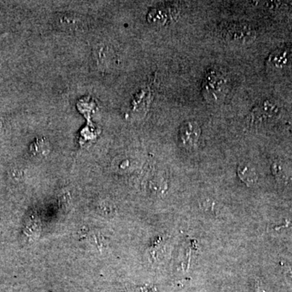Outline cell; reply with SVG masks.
Masks as SVG:
<instances>
[{"label":"cell","mask_w":292,"mask_h":292,"mask_svg":"<svg viewBox=\"0 0 292 292\" xmlns=\"http://www.w3.org/2000/svg\"><path fill=\"white\" fill-rule=\"evenodd\" d=\"M218 33L219 37L227 43L239 45L251 43L256 38L255 31L250 28L248 24L241 23L220 24L218 28Z\"/></svg>","instance_id":"6da1fadb"},{"label":"cell","mask_w":292,"mask_h":292,"mask_svg":"<svg viewBox=\"0 0 292 292\" xmlns=\"http://www.w3.org/2000/svg\"><path fill=\"white\" fill-rule=\"evenodd\" d=\"M226 81L220 73L213 71L208 74L203 85V94L208 101H219L222 98Z\"/></svg>","instance_id":"7a4b0ae2"},{"label":"cell","mask_w":292,"mask_h":292,"mask_svg":"<svg viewBox=\"0 0 292 292\" xmlns=\"http://www.w3.org/2000/svg\"><path fill=\"white\" fill-rule=\"evenodd\" d=\"M57 24L65 31H77L84 27V19L80 16L74 14L59 15L57 17Z\"/></svg>","instance_id":"3957f363"},{"label":"cell","mask_w":292,"mask_h":292,"mask_svg":"<svg viewBox=\"0 0 292 292\" xmlns=\"http://www.w3.org/2000/svg\"><path fill=\"white\" fill-rule=\"evenodd\" d=\"M95 58L97 62V65L101 69H110L114 62L113 50L111 46L107 44H99L95 49Z\"/></svg>","instance_id":"277c9868"},{"label":"cell","mask_w":292,"mask_h":292,"mask_svg":"<svg viewBox=\"0 0 292 292\" xmlns=\"http://www.w3.org/2000/svg\"><path fill=\"white\" fill-rule=\"evenodd\" d=\"M200 136V128L194 122H188L181 127L180 137L184 146H194Z\"/></svg>","instance_id":"5b68a950"},{"label":"cell","mask_w":292,"mask_h":292,"mask_svg":"<svg viewBox=\"0 0 292 292\" xmlns=\"http://www.w3.org/2000/svg\"><path fill=\"white\" fill-rule=\"evenodd\" d=\"M29 150L35 157H46L50 151V146L46 138H38L31 144Z\"/></svg>","instance_id":"8992f818"},{"label":"cell","mask_w":292,"mask_h":292,"mask_svg":"<svg viewBox=\"0 0 292 292\" xmlns=\"http://www.w3.org/2000/svg\"><path fill=\"white\" fill-rule=\"evenodd\" d=\"M238 175L242 181L244 182L247 186L254 184L256 174L248 166H240L238 168Z\"/></svg>","instance_id":"52a82bcc"},{"label":"cell","mask_w":292,"mask_h":292,"mask_svg":"<svg viewBox=\"0 0 292 292\" xmlns=\"http://www.w3.org/2000/svg\"><path fill=\"white\" fill-rule=\"evenodd\" d=\"M100 210L103 211V215H111V205L109 203L103 202L102 205H100Z\"/></svg>","instance_id":"ba28073f"}]
</instances>
